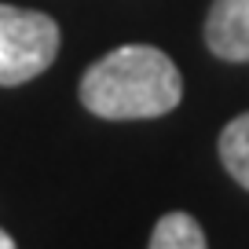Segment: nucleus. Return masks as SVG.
Wrapping results in <instances>:
<instances>
[{
	"instance_id": "nucleus-1",
	"label": "nucleus",
	"mask_w": 249,
	"mask_h": 249,
	"mask_svg": "<svg viewBox=\"0 0 249 249\" xmlns=\"http://www.w3.org/2000/svg\"><path fill=\"white\" fill-rule=\"evenodd\" d=\"M183 77L176 62L150 44H124L95 59L81 77V103L107 121H143L179 107Z\"/></svg>"
},
{
	"instance_id": "nucleus-2",
	"label": "nucleus",
	"mask_w": 249,
	"mask_h": 249,
	"mask_svg": "<svg viewBox=\"0 0 249 249\" xmlns=\"http://www.w3.org/2000/svg\"><path fill=\"white\" fill-rule=\"evenodd\" d=\"M59 55V26L44 11L0 4V85L15 88L40 77Z\"/></svg>"
},
{
	"instance_id": "nucleus-3",
	"label": "nucleus",
	"mask_w": 249,
	"mask_h": 249,
	"mask_svg": "<svg viewBox=\"0 0 249 249\" xmlns=\"http://www.w3.org/2000/svg\"><path fill=\"white\" fill-rule=\"evenodd\" d=\"M205 48L216 59L249 62V0H213L205 15Z\"/></svg>"
},
{
	"instance_id": "nucleus-4",
	"label": "nucleus",
	"mask_w": 249,
	"mask_h": 249,
	"mask_svg": "<svg viewBox=\"0 0 249 249\" xmlns=\"http://www.w3.org/2000/svg\"><path fill=\"white\" fill-rule=\"evenodd\" d=\"M147 249H209L205 246V231L191 213H165L154 224Z\"/></svg>"
},
{
	"instance_id": "nucleus-5",
	"label": "nucleus",
	"mask_w": 249,
	"mask_h": 249,
	"mask_svg": "<svg viewBox=\"0 0 249 249\" xmlns=\"http://www.w3.org/2000/svg\"><path fill=\"white\" fill-rule=\"evenodd\" d=\"M220 161L234 183L249 191V110L227 121V128L220 132Z\"/></svg>"
},
{
	"instance_id": "nucleus-6",
	"label": "nucleus",
	"mask_w": 249,
	"mask_h": 249,
	"mask_svg": "<svg viewBox=\"0 0 249 249\" xmlns=\"http://www.w3.org/2000/svg\"><path fill=\"white\" fill-rule=\"evenodd\" d=\"M0 249H15V242H11V234L0 227Z\"/></svg>"
}]
</instances>
